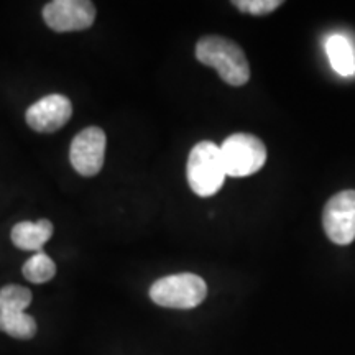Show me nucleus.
<instances>
[{"label":"nucleus","instance_id":"1a4fd4ad","mask_svg":"<svg viewBox=\"0 0 355 355\" xmlns=\"http://www.w3.org/2000/svg\"><path fill=\"white\" fill-rule=\"evenodd\" d=\"M73 115V105L68 97L51 94L32 104L26 110V123L40 133H51L66 125Z\"/></svg>","mask_w":355,"mask_h":355},{"label":"nucleus","instance_id":"f8f14e48","mask_svg":"<svg viewBox=\"0 0 355 355\" xmlns=\"http://www.w3.org/2000/svg\"><path fill=\"white\" fill-rule=\"evenodd\" d=\"M21 273H24V277L28 279V282L42 285V283L50 282V279L55 277L56 265L50 257L44 254V252H37V254L30 257V259L25 261Z\"/></svg>","mask_w":355,"mask_h":355},{"label":"nucleus","instance_id":"9b49d317","mask_svg":"<svg viewBox=\"0 0 355 355\" xmlns=\"http://www.w3.org/2000/svg\"><path fill=\"white\" fill-rule=\"evenodd\" d=\"M326 53L332 69L340 76H352L355 73V55L352 44L344 35H331L326 40Z\"/></svg>","mask_w":355,"mask_h":355},{"label":"nucleus","instance_id":"ddd939ff","mask_svg":"<svg viewBox=\"0 0 355 355\" xmlns=\"http://www.w3.org/2000/svg\"><path fill=\"white\" fill-rule=\"evenodd\" d=\"M282 0H237L234 6L243 13H250V15H266L272 13L282 6Z\"/></svg>","mask_w":355,"mask_h":355},{"label":"nucleus","instance_id":"9d476101","mask_svg":"<svg viewBox=\"0 0 355 355\" xmlns=\"http://www.w3.org/2000/svg\"><path fill=\"white\" fill-rule=\"evenodd\" d=\"M51 235L53 224L48 219H40L38 222H19L10 232L13 245L21 248V250L33 252H42L44 243L50 241Z\"/></svg>","mask_w":355,"mask_h":355},{"label":"nucleus","instance_id":"6e6552de","mask_svg":"<svg viewBox=\"0 0 355 355\" xmlns=\"http://www.w3.org/2000/svg\"><path fill=\"white\" fill-rule=\"evenodd\" d=\"M105 133L99 127H87L74 137L69 150L71 165L83 176H96L105 158Z\"/></svg>","mask_w":355,"mask_h":355},{"label":"nucleus","instance_id":"39448f33","mask_svg":"<svg viewBox=\"0 0 355 355\" xmlns=\"http://www.w3.org/2000/svg\"><path fill=\"white\" fill-rule=\"evenodd\" d=\"M32 303V291L25 286L7 285L0 290V331L15 339H32L37 322L25 313Z\"/></svg>","mask_w":355,"mask_h":355},{"label":"nucleus","instance_id":"f257e3e1","mask_svg":"<svg viewBox=\"0 0 355 355\" xmlns=\"http://www.w3.org/2000/svg\"><path fill=\"white\" fill-rule=\"evenodd\" d=\"M196 58L199 63L214 68L222 81L229 86H243L250 79V66L245 53L237 43L224 37L209 35L199 40Z\"/></svg>","mask_w":355,"mask_h":355},{"label":"nucleus","instance_id":"f03ea898","mask_svg":"<svg viewBox=\"0 0 355 355\" xmlns=\"http://www.w3.org/2000/svg\"><path fill=\"white\" fill-rule=\"evenodd\" d=\"M186 175H188V183L194 194L201 198L214 196L227 176L220 146L207 140L199 141L196 146H193L188 158Z\"/></svg>","mask_w":355,"mask_h":355},{"label":"nucleus","instance_id":"423d86ee","mask_svg":"<svg viewBox=\"0 0 355 355\" xmlns=\"http://www.w3.org/2000/svg\"><path fill=\"white\" fill-rule=\"evenodd\" d=\"M324 232L336 245H349L355 241V191H340L324 207Z\"/></svg>","mask_w":355,"mask_h":355},{"label":"nucleus","instance_id":"20e7f679","mask_svg":"<svg viewBox=\"0 0 355 355\" xmlns=\"http://www.w3.org/2000/svg\"><path fill=\"white\" fill-rule=\"evenodd\" d=\"M227 176L243 178L261 170L266 162V146L250 133H234L220 145Z\"/></svg>","mask_w":355,"mask_h":355},{"label":"nucleus","instance_id":"0eeeda50","mask_svg":"<svg viewBox=\"0 0 355 355\" xmlns=\"http://www.w3.org/2000/svg\"><path fill=\"white\" fill-rule=\"evenodd\" d=\"M96 7L87 0H55L43 8V20L55 32H79L92 26Z\"/></svg>","mask_w":355,"mask_h":355},{"label":"nucleus","instance_id":"7ed1b4c3","mask_svg":"<svg viewBox=\"0 0 355 355\" xmlns=\"http://www.w3.org/2000/svg\"><path fill=\"white\" fill-rule=\"evenodd\" d=\"M207 295V285L194 273H176L159 278L150 288V298L155 304L173 309L196 308Z\"/></svg>","mask_w":355,"mask_h":355}]
</instances>
